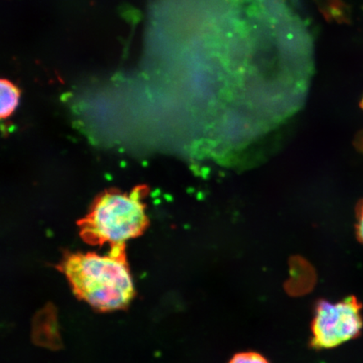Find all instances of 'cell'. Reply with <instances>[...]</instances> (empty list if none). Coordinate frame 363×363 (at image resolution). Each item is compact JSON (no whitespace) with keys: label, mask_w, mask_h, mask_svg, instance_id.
I'll use <instances>...</instances> for the list:
<instances>
[{"label":"cell","mask_w":363,"mask_h":363,"mask_svg":"<svg viewBox=\"0 0 363 363\" xmlns=\"http://www.w3.org/2000/svg\"><path fill=\"white\" fill-rule=\"evenodd\" d=\"M356 233L358 240L363 244V199L358 202L356 208Z\"/></svg>","instance_id":"8"},{"label":"cell","mask_w":363,"mask_h":363,"mask_svg":"<svg viewBox=\"0 0 363 363\" xmlns=\"http://www.w3.org/2000/svg\"><path fill=\"white\" fill-rule=\"evenodd\" d=\"M0 90H1L0 116L2 120H6L11 117L19 106L21 90L11 81L4 79L0 82Z\"/></svg>","instance_id":"5"},{"label":"cell","mask_w":363,"mask_h":363,"mask_svg":"<svg viewBox=\"0 0 363 363\" xmlns=\"http://www.w3.org/2000/svg\"><path fill=\"white\" fill-rule=\"evenodd\" d=\"M229 363H269L261 354L254 352H240Z\"/></svg>","instance_id":"7"},{"label":"cell","mask_w":363,"mask_h":363,"mask_svg":"<svg viewBox=\"0 0 363 363\" xmlns=\"http://www.w3.org/2000/svg\"><path fill=\"white\" fill-rule=\"evenodd\" d=\"M362 311V302L353 295L337 303L320 299L311 323V347L326 350L359 337L363 329Z\"/></svg>","instance_id":"3"},{"label":"cell","mask_w":363,"mask_h":363,"mask_svg":"<svg viewBox=\"0 0 363 363\" xmlns=\"http://www.w3.org/2000/svg\"><path fill=\"white\" fill-rule=\"evenodd\" d=\"M316 272L306 258L294 256L289 260V279L284 287L286 291L294 296L306 294L314 289Z\"/></svg>","instance_id":"4"},{"label":"cell","mask_w":363,"mask_h":363,"mask_svg":"<svg viewBox=\"0 0 363 363\" xmlns=\"http://www.w3.org/2000/svg\"><path fill=\"white\" fill-rule=\"evenodd\" d=\"M316 4L326 19L330 21L333 19L342 21L344 19L343 4L339 0H316Z\"/></svg>","instance_id":"6"},{"label":"cell","mask_w":363,"mask_h":363,"mask_svg":"<svg viewBox=\"0 0 363 363\" xmlns=\"http://www.w3.org/2000/svg\"><path fill=\"white\" fill-rule=\"evenodd\" d=\"M146 190L139 187L130 194H103L79 222L82 239L93 246L110 243L113 247L142 235L148 225L143 202Z\"/></svg>","instance_id":"2"},{"label":"cell","mask_w":363,"mask_h":363,"mask_svg":"<svg viewBox=\"0 0 363 363\" xmlns=\"http://www.w3.org/2000/svg\"><path fill=\"white\" fill-rule=\"evenodd\" d=\"M59 269L66 276L76 296L96 310H121L134 297L125 244L111 247L106 256L69 254L62 261Z\"/></svg>","instance_id":"1"}]
</instances>
